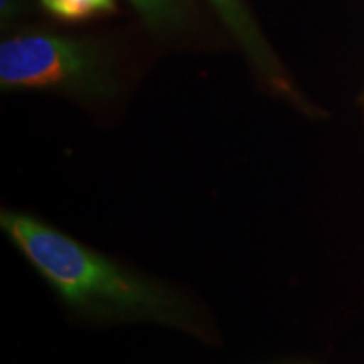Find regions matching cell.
I'll return each mask as SVG.
<instances>
[{
  "label": "cell",
  "instance_id": "1",
  "mask_svg": "<svg viewBox=\"0 0 364 364\" xmlns=\"http://www.w3.org/2000/svg\"><path fill=\"white\" fill-rule=\"evenodd\" d=\"M0 225L9 241L80 316L203 332V312L179 290L120 265L26 213L2 211Z\"/></svg>",
  "mask_w": 364,
  "mask_h": 364
},
{
  "label": "cell",
  "instance_id": "2",
  "mask_svg": "<svg viewBox=\"0 0 364 364\" xmlns=\"http://www.w3.org/2000/svg\"><path fill=\"white\" fill-rule=\"evenodd\" d=\"M0 81L9 88L81 86L103 90L105 86L100 66L88 53L54 38H22L4 43Z\"/></svg>",
  "mask_w": 364,
  "mask_h": 364
},
{
  "label": "cell",
  "instance_id": "3",
  "mask_svg": "<svg viewBox=\"0 0 364 364\" xmlns=\"http://www.w3.org/2000/svg\"><path fill=\"white\" fill-rule=\"evenodd\" d=\"M213 4L218 7V11L221 12V16L225 17L228 24H230L236 33L240 34V38L247 43L248 48L255 49V39L252 36V27L248 26L247 16L241 11L238 0H213Z\"/></svg>",
  "mask_w": 364,
  "mask_h": 364
},
{
  "label": "cell",
  "instance_id": "4",
  "mask_svg": "<svg viewBox=\"0 0 364 364\" xmlns=\"http://www.w3.org/2000/svg\"><path fill=\"white\" fill-rule=\"evenodd\" d=\"M51 11L63 17H81L112 6V0H44Z\"/></svg>",
  "mask_w": 364,
  "mask_h": 364
}]
</instances>
